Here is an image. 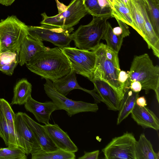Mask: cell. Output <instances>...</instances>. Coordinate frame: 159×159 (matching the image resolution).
<instances>
[{"label":"cell","instance_id":"obj_1","mask_svg":"<svg viewBox=\"0 0 159 159\" xmlns=\"http://www.w3.org/2000/svg\"><path fill=\"white\" fill-rule=\"evenodd\" d=\"M31 72L52 82L69 74L71 70L70 62L58 47L37 53L26 64Z\"/></svg>","mask_w":159,"mask_h":159},{"label":"cell","instance_id":"obj_2","mask_svg":"<svg viewBox=\"0 0 159 159\" xmlns=\"http://www.w3.org/2000/svg\"><path fill=\"white\" fill-rule=\"evenodd\" d=\"M129 77L124 84V88L129 87L130 83L138 81L141 84L142 89L146 94L151 90H154L159 102V66H154L147 53L135 56L129 71Z\"/></svg>","mask_w":159,"mask_h":159},{"label":"cell","instance_id":"obj_3","mask_svg":"<svg viewBox=\"0 0 159 159\" xmlns=\"http://www.w3.org/2000/svg\"><path fill=\"white\" fill-rule=\"evenodd\" d=\"M28 26L15 15L0 20V53L11 52L19 57L21 45L28 35Z\"/></svg>","mask_w":159,"mask_h":159},{"label":"cell","instance_id":"obj_4","mask_svg":"<svg viewBox=\"0 0 159 159\" xmlns=\"http://www.w3.org/2000/svg\"><path fill=\"white\" fill-rule=\"evenodd\" d=\"M110 18L93 16L89 24L80 25L71 35L76 47L84 50H94L100 43L107 27V20Z\"/></svg>","mask_w":159,"mask_h":159},{"label":"cell","instance_id":"obj_5","mask_svg":"<svg viewBox=\"0 0 159 159\" xmlns=\"http://www.w3.org/2000/svg\"><path fill=\"white\" fill-rule=\"evenodd\" d=\"M93 51L96 55V60L91 81L98 80L106 83L112 88L121 101L124 95V88L118 80V74L121 70L105 57L101 43Z\"/></svg>","mask_w":159,"mask_h":159},{"label":"cell","instance_id":"obj_6","mask_svg":"<svg viewBox=\"0 0 159 159\" xmlns=\"http://www.w3.org/2000/svg\"><path fill=\"white\" fill-rule=\"evenodd\" d=\"M88 14L82 0H73L65 10L56 16H48L45 12L42 13L40 24L68 29L78 24Z\"/></svg>","mask_w":159,"mask_h":159},{"label":"cell","instance_id":"obj_7","mask_svg":"<svg viewBox=\"0 0 159 159\" xmlns=\"http://www.w3.org/2000/svg\"><path fill=\"white\" fill-rule=\"evenodd\" d=\"M46 80L44 84L45 93L58 110L65 111L69 117L81 112H96L98 110V106L96 103L75 101L67 98L56 90L52 81L48 79Z\"/></svg>","mask_w":159,"mask_h":159},{"label":"cell","instance_id":"obj_8","mask_svg":"<svg viewBox=\"0 0 159 159\" xmlns=\"http://www.w3.org/2000/svg\"><path fill=\"white\" fill-rule=\"evenodd\" d=\"M73 27L68 29L42 25L40 26H28V35L38 40L51 43L61 49L70 47Z\"/></svg>","mask_w":159,"mask_h":159},{"label":"cell","instance_id":"obj_9","mask_svg":"<svg viewBox=\"0 0 159 159\" xmlns=\"http://www.w3.org/2000/svg\"><path fill=\"white\" fill-rule=\"evenodd\" d=\"M61 49L68 58L71 69L91 81L96 62L94 52L70 47Z\"/></svg>","mask_w":159,"mask_h":159},{"label":"cell","instance_id":"obj_10","mask_svg":"<svg viewBox=\"0 0 159 159\" xmlns=\"http://www.w3.org/2000/svg\"><path fill=\"white\" fill-rule=\"evenodd\" d=\"M136 140L133 134L126 132L115 137L102 150L106 159H136Z\"/></svg>","mask_w":159,"mask_h":159},{"label":"cell","instance_id":"obj_11","mask_svg":"<svg viewBox=\"0 0 159 159\" xmlns=\"http://www.w3.org/2000/svg\"><path fill=\"white\" fill-rule=\"evenodd\" d=\"M14 128L18 147L26 155L41 149L34 133L25 119L23 112L15 113Z\"/></svg>","mask_w":159,"mask_h":159},{"label":"cell","instance_id":"obj_12","mask_svg":"<svg viewBox=\"0 0 159 159\" xmlns=\"http://www.w3.org/2000/svg\"><path fill=\"white\" fill-rule=\"evenodd\" d=\"M141 14L144 24L146 34L143 39L149 49L151 48L155 56L159 55V37L155 33L151 23L147 2L146 0H132Z\"/></svg>","mask_w":159,"mask_h":159},{"label":"cell","instance_id":"obj_13","mask_svg":"<svg viewBox=\"0 0 159 159\" xmlns=\"http://www.w3.org/2000/svg\"><path fill=\"white\" fill-rule=\"evenodd\" d=\"M26 110L32 113L39 123L45 125L49 123L52 113L58 109L52 101L41 102L30 96L24 104Z\"/></svg>","mask_w":159,"mask_h":159},{"label":"cell","instance_id":"obj_14","mask_svg":"<svg viewBox=\"0 0 159 159\" xmlns=\"http://www.w3.org/2000/svg\"><path fill=\"white\" fill-rule=\"evenodd\" d=\"M52 141L58 149L75 153L78 149L68 134L56 124L45 125Z\"/></svg>","mask_w":159,"mask_h":159},{"label":"cell","instance_id":"obj_15","mask_svg":"<svg viewBox=\"0 0 159 159\" xmlns=\"http://www.w3.org/2000/svg\"><path fill=\"white\" fill-rule=\"evenodd\" d=\"M94 84V89L98 93L108 110L113 111L119 110L120 100L117 94L107 83L100 80L91 81Z\"/></svg>","mask_w":159,"mask_h":159},{"label":"cell","instance_id":"obj_16","mask_svg":"<svg viewBox=\"0 0 159 159\" xmlns=\"http://www.w3.org/2000/svg\"><path fill=\"white\" fill-rule=\"evenodd\" d=\"M131 117L137 124L144 129L150 128L159 129V120L154 113L145 107L135 104L131 113Z\"/></svg>","mask_w":159,"mask_h":159},{"label":"cell","instance_id":"obj_17","mask_svg":"<svg viewBox=\"0 0 159 159\" xmlns=\"http://www.w3.org/2000/svg\"><path fill=\"white\" fill-rule=\"evenodd\" d=\"M23 115L27 123L34 133L41 146V149L51 151L58 149L51 139L45 125H42L32 119L27 114Z\"/></svg>","mask_w":159,"mask_h":159},{"label":"cell","instance_id":"obj_18","mask_svg":"<svg viewBox=\"0 0 159 159\" xmlns=\"http://www.w3.org/2000/svg\"><path fill=\"white\" fill-rule=\"evenodd\" d=\"M42 41L35 39L28 35L22 43L19 55V63L22 66L29 61L37 53L48 49Z\"/></svg>","mask_w":159,"mask_h":159},{"label":"cell","instance_id":"obj_19","mask_svg":"<svg viewBox=\"0 0 159 159\" xmlns=\"http://www.w3.org/2000/svg\"><path fill=\"white\" fill-rule=\"evenodd\" d=\"M139 96V92H134L129 88L124 89V95L120 101L118 110L117 125L120 124L131 113L136 104V99Z\"/></svg>","mask_w":159,"mask_h":159},{"label":"cell","instance_id":"obj_20","mask_svg":"<svg viewBox=\"0 0 159 159\" xmlns=\"http://www.w3.org/2000/svg\"><path fill=\"white\" fill-rule=\"evenodd\" d=\"M76 73L71 69L69 74L52 82L56 90L65 96H66L72 90L75 89H80L86 92V89L82 88L78 84Z\"/></svg>","mask_w":159,"mask_h":159},{"label":"cell","instance_id":"obj_21","mask_svg":"<svg viewBox=\"0 0 159 159\" xmlns=\"http://www.w3.org/2000/svg\"><path fill=\"white\" fill-rule=\"evenodd\" d=\"M32 86L26 79H23L16 84L13 89V96L10 105L25 104L31 95Z\"/></svg>","mask_w":159,"mask_h":159},{"label":"cell","instance_id":"obj_22","mask_svg":"<svg viewBox=\"0 0 159 159\" xmlns=\"http://www.w3.org/2000/svg\"><path fill=\"white\" fill-rule=\"evenodd\" d=\"M135 152L136 159H159V152L154 151L150 141L141 134L136 142Z\"/></svg>","mask_w":159,"mask_h":159},{"label":"cell","instance_id":"obj_23","mask_svg":"<svg viewBox=\"0 0 159 159\" xmlns=\"http://www.w3.org/2000/svg\"><path fill=\"white\" fill-rule=\"evenodd\" d=\"M0 137L7 147H18L14 128L8 125L0 107Z\"/></svg>","mask_w":159,"mask_h":159},{"label":"cell","instance_id":"obj_24","mask_svg":"<svg viewBox=\"0 0 159 159\" xmlns=\"http://www.w3.org/2000/svg\"><path fill=\"white\" fill-rule=\"evenodd\" d=\"M114 2L112 9L111 17L122 21L135 30V26L128 7L120 0H114Z\"/></svg>","mask_w":159,"mask_h":159},{"label":"cell","instance_id":"obj_25","mask_svg":"<svg viewBox=\"0 0 159 159\" xmlns=\"http://www.w3.org/2000/svg\"><path fill=\"white\" fill-rule=\"evenodd\" d=\"M19 63V57L16 53L6 52L0 53V71L11 75Z\"/></svg>","mask_w":159,"mask_h":159},{"label":"cell","instance_id":"obj_26","mask_svg":"<svg viewBox=\"0 0 159 159\" xmlns=\"http://www.w3.org/2000/svg\"><path fill=\"white\" fill-rule=\"evenodd\" d=\"M32 159H75V153L57 149L51 151L40 149L31 154Z\"/></svg>","mask_w":159,"mask_h":159},{"label":"cell","instance_id":"obj_27","mask_svg":"<svg viewBox=\"0 0 159 159\" xmlns=\"http://www.w3.org/2000/svg\"><path fill=\"white\" fill-rule=\"evenodd\" d=\"M107 24L106 30L102 39L105 40L107 46L118 53L122 45L124 38L121 35H117L113 33V28L110 24L107 22Z\"/></svg>","mask_w":159,"mask_h":159},{"label":"cell","instance_id":"obj_28","mask_svg":"<svg viewBox=\"0 0 159 159\" xmlns=\"http://www.w3.org/2000/svg\"><path fill=\"white\" fill-rule=\"evenodd\" d=\"M83 4L89 14L93 16L111 17L112 9L103 8L99 5L98 0H82Z\"/></svg>","mask_w":159,"mask_h":159},{"label":"cell","instance_id":"obj_29","mask_svg":"<svg viewBox=\"0 0 159 159\" xmlns=\"http://www.w3.org/2000/svg\"><path fill=\"white\" fill-rule=\"evenodd\" d=\"M128 7L135 26V30L144 39L146 32L142 17L132 0H128Z\"/></svg>","mask_w":159,"mask_h":159},{"label":"cell","instance_id":"obj_30","mask_svg":"<svg viewBox=\"0 0 159 159\" xmlns=\"http://www.w3.org/2000/svg\"><path fill=\"white\" fill-rule=\"evenodd\" d=\"M147 2L152 28L159 37V0H146Z\"/></svg>","mask_w":159,"mask_h":159},{"label":"cell","instance_id":"obj_31","mask_svg":"<svg viewBox=\"0 0 159 159\" xmlns=\"http://www.w3.org/2000/svg\"><path fill=\"white\" fill-rule=\"evenodd\" d=\"M25 153L17 147L0 148V159H26Z\"/></svg>","mask_w":159,"mask_h":159},{"label":"cell","instance_id":"obj_32","mask_svg":"<svg viewBox=\"0 0 159 159\" xmlns=\"http://www.w3.org/2000/svg\"><path fill=\"white\" fill-rule=\"evenodd\" d=\"M0 107L8 125L14 128L15 113L12 109L11 105L5 99L0 98Z\"/></svg>","mask_w":159,"mask_h":159},{"label":"cell","instance_id":"obj_33","mask_svg":"<svg viewBox=\"0 0 159 159\" xmlns=\"http://www.w3.org/2000/svg\"><path fill=\"white\" fill-rule=\"evenodd\" d=\"M101 43L105 57L112 62L117 69L120 70L118 53L113 51L103 43Z\"/></svg>","mask_w":159,"mask_h":159},{"label":"cell","instance_id":"obj_34","mask_svg":"<svg viewBox=\"0 0 159 159\" xmlns=\"http://www.w3.org/2000/svg\"><path fill=\"white\" fill-rule=\"evenodd\" d=\"M99 151L97 150L91 152H84V154L78 158L79 159H97L99 155Z\"/></svg>","mask_w":159,"mask_h":159},{"label":"cell","instance_id":"obj_35","mask_svg":"<svg viewBox=\"0 0 159 159\" xmlns=\"http://www.w3.org/2000/svg\"><path fill=\"white\" fill-rule=\"evenodd\" d=\"M118 24L122 30V33L121 35L124 38L129 35L130 32L129 30V27L127 25L122 21L116 19Z\"/></svg>","mask_w":159,"mask_h":159},{"label":"cell","instance_id":"obj_36","mask_svg":"<svg viewBox=\"0 0 159 159\" xmlns=\"http://www.w3.org/2000/svg\"><path fill=\"white\" fill-rule=\"evenodd\" d=\"M128 77L129 75L127 72L124 70H120L118 74V80L124 87L125 84Z\"/></svg>","mask_w":159,"mask_h":159},{"label":"cell","instance_id":"obj_37","mask_svg":"<svg viewBox=\"0 0 159 159\" xmlns=\"http://www.w3.org/2000/svg\"><path fill=\"white\" fill-rule=\"evenodd\" d=\"M128 88H129L132 91L136 93H139L142 89V86L141 83L138 81H134L132 82Z\"/></svg>","mask_w":159,"mask_h":159},{"label":"cell","instance_id":"obj_38","mask_svg":"<svg viewBox=\"0 0 159 159\" xmlns=\"http://www.w3.org/2000/svg\"><path fill=\"white\" fill-rule=\"evenodd\" d=\"M136 104L138 106L143 107L147 105L146 100L144 96L138 97L136 101Z\"/></svg>","mask_w":159,"mask_h":159},{"label":"cell","instance_id":"obj_39","mask_svg":"<svg viewBox=\"0 0 159 159\" xmlns=\"http://www.w3.org/2000/svg\"><path fill=\"white\" fill-rule=\"evenodd\" d=\"M58 10V13H61L66 9L67 6L62 3L60 2L58 0H55Z\"/></svg>","mask_w":159,"mask_h":159},{"label":"cell","instance_id":"obj_40","mask_svg":"<svg viewBox=\"0 0 159 159\" xmlns=\"http://www.w3.org/2000/svg\"><path fill=\"white\" fill-rule=\"evenodd\" d=\"M99 6L102 8L111 7L110 5L107 0H98ZM112 9V8H111Z\"/></svg>","mask_w":159,"mask_h":159},{"label":"cell","instance_id":"obj_41","mask_svg":"<svg viewBox=\"0 0 159 159\" xmlns=\"http://www.w3.org/2000/svg\"><path fill=\"white\" fill-rule=\"evenodd\" d=\"M15 0H0V4L8 6L11 5Z\"/></svg>","mask_w":159,"mask_h":159},{"label":"cell","instance_id":"obj_42","mask_svg":"<svg viewBox=\"0 0 159 159\" xmlns=\"http://www.w3.org/2000/svg\"><path fill=\"white\" fill-rule=\"evenodd\" d=\"M113 33L117 35H121L122 31L121 28L119 27H116L112 29Z\"/></svg>","mask_w":159,"mask_h":159},{"label":"cell","instance_id":"obj_43","mask_svg":"<svg viewBox=\"0 0 159 159\" xmlns=\"http://www.w3.org/2000/svg\"><path fill=\"white\" fill-rule=\"evenodd\" d=\"M109 3L111 8L112 9L114 5V0H107Z\"/></svg>","mask_w":159,"mask_h":159},{"label":"cell","instance_id":"obj_44","mask_svg":"<svg viewBox=\"0 0 159 159\" xmlns=\"http://www.w3.org/2000/svg\"><path fill=\"white\" fill-rule=\"evenodd\" d=\"M123 1L125 5L128 6V0H123Z\"/></svg>","mask_w":159,"mask_h":159},{"label":"cell","instance_id":"obj_45","mask_svg":"<svg viewBox=\"0 0 159 159\" xmlns=\"http://www.w3.org/2000/svg\"><path fill=\"white\" fill-rule=\"evenodd\" d=\"M120 0V1H122V2H123L124 3V1H123V0Z\"/></svg>","mask_w":159,"mask_h":159},{"label":"cell","instance_id":"obj_46","mask_svg":"<svg viewBox=\"0 0 159 159\" xmlns=\"http://www.w3.org/2000/svg\"></svg>","mask_w":159,"mask_h":159}]
</instances>
